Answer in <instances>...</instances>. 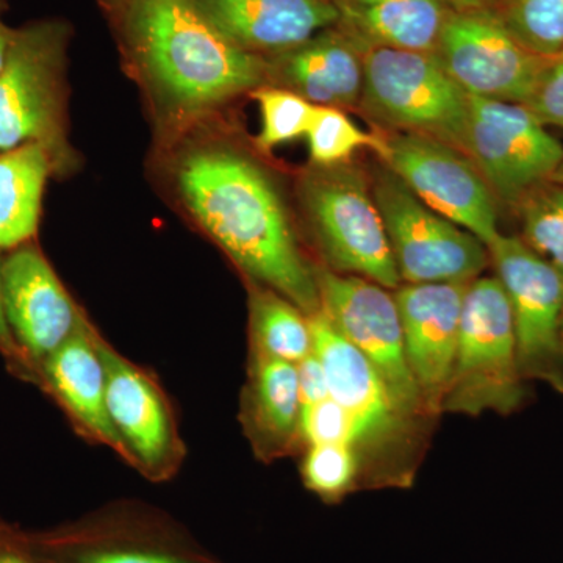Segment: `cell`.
Listing matches in <instances>:
<instances>
[{"instance_id": "1", "label": "cell", "mask_w": 563, "mask_h": 563, "mask_svg": "<svg viewBox=\"0 0 563 563\" xmlns=\"http://www.w3.org/2000/svg\"><path fill=\"white\" fill-rule=\"evenodd\" d=\"M176 174L187 209L247 276L309 317L320 312L317 273L279 192L254 162L225 147H202L185 155Z\"/></svg>"}, {"instance_id": "2", "label": "cell", "mask_w": 563, "mask_h": 563, "mask_svg": "<svg viewBox=\"0 0 563 563\" xmlns=\"http://www.w3.org/2000/svg\"><path fill=\"white\" fill-rule=\"evenodd\" d=\"M125 32L169 109L201 113L266 84V60L232 43L195 0H131Z\"/></svg>"}, {"instance_id": "3", "label": "cell", "mask_w": 563, "mask_h": 563, "mask_svg": "<svg viewBox=\"0 0 563 563\" xmlns=\"http://www.w3.org/2000/svg\"><path fill=\"white\" fill-rule=\"evenodd\" d=\"M361 109L388 132L413 133L465 152L470 96L435 54L363 47Z\"/></svg>"}, {"instance_id": "4", "label": "cell", "mask_w": 563, "mask_h": 563, "mask_svg": "<svg viewBox=\"0 0 563 563\" xmlns=\"http://www.w3.org/2000/svg\"><path fill=\"white\" fill-rule=\"evenodd\" d=\"M63 22H35L13 32L0 69V152L27 144L44 147L55 169L68 163L65 136Z\"/></svg>"}, {"instance_id": "5", "label": "cell", "mask_w": 563, "mask_h": 563, "mask_svg": "<svg viewBox=\"0 0 563 563\" xmlns=\"http://www.w3.org/2000/svg\"><path fill=\"white\" fill-rule=\"evenodd\" d=\"M514 314L495 277L470 282L463 298L461 336L442 412L510 413L523 399Z\"/></svg>"}, {"instance_id": "6", "label": "cell", "mask_w": 563, "mask_h": 563, "mask_svg": "<svg viewBox=\"0 0 563 563\" xmlns=\"http://www.w3.org/2000/svg\"><path fill=\"white\" fill-rule=\"evenodd\" d=\"M303 210L333 272L396 290L402 284L383 214L361 169L314 166L301 184Z\"/></svg>"}, {"instance_id": "7", "label": "cell", "mask_w": 563, "mask_h": 563, "mask_svg": "<svg viewBox=\"0 0 563 563\" xmlns=\"http://www.w3.org/2000/svg\"><path fill=\"white\" fill-rule=\"evenodd\" d=\"M372 190L401 282L470 284L487 268L488 247L429 209L391 169L379 173Z\"/></svg>"}, {"instance_id": "8", "label": "cell", "mask_w": 563, "mask_h": 563, "mask_svg": "<svg viewBox=\"0 0 563 563\" xmlns=\"http://www.w3.org/2000/svg\"><path fill=\"white\" fill-rule=\"evenodd\" d=\"M321 312L372 363L407 421L426 412L415 383L395 295L365 277L317 268Z\"/></svg>"}, {"instance_id": "9", "label": "cell", "mask_w": 563, "mask_h": 563, "mask_svg": "<svg viewBox=\"0 0 563 563\" xmlns=\"http://www.w3.org/2000/svg\"><path fill=\"white\" fill-rule=\"evenodd\" d=\"M465 154L495 198L517 206L551 180L563 161V144L523 103L470 96Z\"/></svg>"}, {"instance_id": "10", "label": "cell", "mask_w": 563, "mask_h": 563, "mask_svg": "<svg viewBox=\"0 0 563 563\" xmlns=\"http://www.w3.org/2000/svg\"><path fill=\"white\" fill-rule=\"evenodd\" d=\"M488 252L512 309L521 377L563 391L562 274L518 236L501 233Z\"/></svg>"}, {"instance_id": "11", "label": "cell", "mask_w": 563, "mask_h": 563, "mask_svg": "<svg viewBox=\"0 0 563 563\" xmlns=\"http://www.w3.org/2000/svg\"><path fill=\"white\" fill-rule=\"evenodd\" d=\"M384 136L387 152L383 161L429 209L473 233L487 247L501 236L498 199L465 152L413 133Z\"/></svg>"}, {"instance_id": "12", "label": "cell", "mask_w": 563, "mask_h": 563, "mask_svg": "<svg viewBox=\"0 0 563 563\" xmlns=\"http://www.w3.org/2000/svg\"><path fill=\"white\" fill-rule=\"evenodd\" d=\"M435 55L466 95L515 103L528 101L548 62L515 38L495 7L451 11Z\"/></svg>"}, {"instance_id": "13", "label": "cell", "mask_w": 563, "mask_h": 563, "mask_svg": "<svg viewBox=\"0 0 563 563\" xmlns=\"http://www.w3.org/2000/svg\"><path fill=\"white\" fill-rule=\"evenodd\" d=\"M2 296L7 321L36 384L40 366L79 331L84 314L31 242L2 258Z\"/></svg>"}, {"instance_id": "14", "label": "cell", "mask_w": 563, "mask_h": 563, "mask_svg": "<svg viewBox=\"0 0 563 563\" xmlns=\"http://www.w3.org/2000/svg\"><path fill=\"white\" fill-rule=\"evenodd\" d=\"M107 373V407L124 457L147 476H168L181 455L172 407L150 374L98 340Z\"/></svg>"}, {"instance_id": "15", "label": "cell", "mask_w": 563, "mask_h": 563, "mask_svg": "<svg viewBox=\"0 0 563 563\" xmlns=\"http://www.w3.org/2000/svg\"><path fill=\"white\" fill-rule=\"evenodd\" d=\"M468 284H406L396 288L404 346L426 412H442L457 354Z\"/></svg>"}, {"instance_id": "16", "label": "cell", "mask_w": 563, "mask_h": 563, "mask_svg": "<svg viewBox=\"0 0 563 563\" xmlns=\"http://www.w3.org/2000/svg\"><path fill=\"white\" fill-rule=\"evenodd\" d=\"M363 52L357 40L333 25L295 49L265 58L266 81L313 106L355 109L365 80Z\"/></svg>"}, {"instance_id": "17", "label": "cell", "mask_w": 563, "mask_h": 563, "mask_svg": "<svg viewBox=\"0 0 563 563\" xmlns=\"http://www.w3.org/2000/svg\"><path fill=\"white\" fill-rule=\"evenodd\" d=\"M232 43L268 58L339 24L332 0H195Z\"/></svg>"}, {"instance_id": "18", "label": "cell", "mask_w": 563, "mask_h": 563, "mask_svg": "<svg viewBox=\"0 0 563 563\" xmlns=\"http://www.w3.org/2000/svg\"><path fill=\"white\" fill-rule=\"evenodd\" d=\"M313 352L320 358L329 395L357 422L363 444L390 439L407 422L368 358L336 331L324 313L310 317Z\"/></svg>"}, {"instance_id": "19", "label": "cell", "mask_w": 563, "mask_h": 563, "mask_svg": "<svg viewBox=\"0 0 563 563\" xmlns=\"http://www.w3.org/2000/svg\"><path fill=\"white\" fill-rule=\"evenodd\" d=\"M98 340L85 322L40 366L36 384L90 439L124 455L107 407V373Z\"/></svg>"}, {"instance_id": "20", "label": "cell", "mask_w": 563, "mask_h": 563, "mask_svg": "<svg viewBox=\"0 0 563 563\" xmlns=\"http://www.w3.org/2000/svg\"><path fill=\"white\" fill-rule=\"evenodd\" d=\"M339 24L363 47L435 54L454 7L446 0H332Z\"/></svg>"}, {"instance_id": "21", "label": "cell", "mask_w": 563, "mask_h": 563, "mask_svg": "<svg viewBox=\"0 0 563 563\" xmlns=\"http://www.w3.org/2000/svg\"><path fill=\"white\" fill-rule=\"evenodd\" d=\"M302 402L295 363L252 354L243 424L255 451L274 457L301 439Z\"/></svg>"}, {"instance_id": "22", "label": "cell", "mask_w": 563, "mask_h": 563, "mask_svg": "<svg viewBox=\"0 0 563 563\" xmlns=\"http://www.w3.org/2000/svg\"><path fill=\"white\" fill-rule=\"evenodd\" d=\"M54 172L49 152L38 144L0 152V251L16 250L38 231L44 187Z\"/></svg>"}, {"instance_id": "23", "label": "cell", "mask_w": 563, "mask_h": 563, "mask_svg": "<svg viewBox=\"0 0 563 563\" xmlns=\"http://www.w3.org/2000/svg\"><path fill=\"white\" fill-rule=\"evenodd\" d=\"M250 329L252 354L296 365L313 352L309 314L272 288L252 291Z\"/></svg>"}, {"instance_id": "24", "label": "cell", "mask_w": 563, "mask_h": 563, "mask_svg": "<svg viewBox=\"0 0 563 563\" xmlns=\"http://www.w3.org/2000/svg\"><path fill=\"white\" fill-rule=\"evenodd\" d=\"M306 139L314 166L342 165L363 147L377 152L380 158L387 152L384 135L363 131L346 111L335 107L317 106Z\"/></svg>"}, {"instance_id": "25", "label": "cell", "mask_w": 563, "mask_h": 563, "mask_svg": "<svg viewBox=\"0 0 563 563\" xmlns=\"http://www.w3.org/2000/svg\"><path fill=\"white\" fill-rule=\"evenodd\" d=\"M495 10L532 54L544 60L563 54V0H498Z\"/></svg>"}, {"instance_id": "26", "label": "cell", "mask_w": 563, "mask_h": 563, "mask_svg": "<svg viewBox=\"0 0 563 563\" xmlns=\"http://www.w3.org/2000/svg\"><path fill=\"white\" fill-rule=\"evenodd\" d=\"M523 242L563 277V185L543 181L517 203Z\"/></svg>"}, {"instance_id": "27", "label": "cell", "mask_w": 563, "mask_h": 563, "mask_svg": "<svg viewBox=\"0 0 563 563\" xmlns=\"http://www.w3.org/2000/svg\"><path fill=\"white\" fill-rule=\"evenodd\" d=\"M262 113V131L257 146L268 152L280 144L307 135L317 106L301 96L274 85H262L252 91Z\"/></svg>"}, {"instance_id": "28", "label": "cell", "mask_w": 563, "mask_h": 563, "mask_svg": "<svg viewBox=\"0 0 563 563\" xmlns=\"http://www.w3.org/2000/svg\"><path fill=\"white\" fill-rule=\"evenodd\" d=\"M357 472V453L350 444H309L302 462L303 483L324 499L350 490Z\"/></svg>"}, {"instance_id": "29", "label": "cell", "mask_w": 563, "mask_h": 563, "mask_svg": "<svg viewBox=\"0 0 563 563\" xmlns=\"http://www.w3.org/2000/svg\"><path fill=\"white\" fill-rule=\"evenodd\" d=\"M301 439L309 444H363L357 422L332 398L302 407Z\"/></svg>"}, {"instance_id": "30", "label": "cell", "mask_w": 563, "mask_h": 563, "mask_svg": "<svg viewBox=\"0 0 563 563\" xmlns=\"http://www.w3.org/2000/svg\"><path fill=\"white\" fill-rule=\"evenodd\" d=\"M523 106L543 125L563 129V58L544 63L536 87Z\"/></svg>"}, {"instance_id": "31", "label": "cell", "mask_w": 563, "mask_h": 563, "mask_svg": "<svg viewBox=\"0 0 563 563\" xmlns=\"http://www.w3.org/2000/svg\"><path fill=\"white\" fill-rule=\"evenodd\" d=\"M69 563H202L163 551L139 550V548H101L80 551L70 555Z\"/></svg>"}, {"instance_id": "32", "label": "cell", "mask_w": 563, "mask_h": 563, "mask_svg": "<svg viewBox=\"0 0 563 563\" xmlns=\"http://www.w3.org/2000/svg\"><path fill=\"white\" fill-rule=\"evenodd\" d=\"M298 372L299 395H301L302 407L324 401L331 398L329 395L328 377L322 368L320 358L312 352L302 362L296 363Z\"/></svg>"}, {"instance_id": "33", "label": "cell", "mask_w": 563, "mask_h": 563, "mask_svg": "<svg viewBox=\"0 0 563 563\" xmlns=\"http://www.w3.org/2000/svg\"><path fill=\"white\" fill-rule=\"evenodd\" d=\"M0 354L9 362L10 369L22 379L32 380L33 372L29 365L27 358L22 354L21 347L18 346L11 332L9 321H7L5 307H3L2 296V258H0Z\"/></svg>"}, {"instance_id": "34", "label": "cell", "mask_w": 563, "mask_h": 563, "mask_svg": "<svg viewBox=\"0 0 563 563\" xmlns=\"http://www.w3.org/2000/svg\"><path fill=\"white\" fill-rule=\"evenodd\" d=\"M0 563H40L32 548L0 523Z\"/></svg>"}, {"instance_id": "35", "label": "cell", "mask_w": 563, "mask_h": 563, "mask_svg": "<svg viewBox=\"0 0 563 563\" xmlns=\"http://www.w3.org/2000/svg\"><path fill=\"white\" fill-rule=\"evenodd\" d=\"M3 0H0V69H2L3 62H5L7 52H9L13 32L7 27L5 22L2 20Z\"/></svg>"}, {"instance_id": "36", "label": "cell", "mask_w": 563, "mask_h": 563, "mask_svg": "<svg viewBox=\"0 0 563 563\" xmlns=\"http://www.w3.org/2000/svg\"><path fill=\"white\" fill-rule=\"evenodd\" d=\"M454 9H487V7H495L498 0H446Z\"/></svg>"}, {"instance_id": "37", "label": "cell", "mask_w": 563, "mask_h": 563, "mask_svg": "<svg viewBox=\"0 0 563 563\" xmlns=\"http://www.w3.org/2000/svg\"><path fill=\"white\" fill-rule=\"evenodd\" d=\"M551 181H555V184L563 185V161L561 166H559L558 172L554 173V176L551 177Z\"/></svg>"}, {"instance_id": "38", "label": "cell", "mask_w": 563, "mask_h": 563, "mask_svg": "<svg viewBox=\"0 0 563 563\" xmlns=\"http://www.w3.org/2000/svg\"><path fill=\"white\" fill-rule=\"evenodd\" d=\"M561 347H562V358H563V310H562V322H561Z\"/></svg>"}, {"instance_id": "39", "label": "cell", "mask_w": 563, "mask_h": 563, "mask_svg": "<svg viewBox=\"0 0 563 563\" xmlns=\"http://www.w3.org/2000/svg\"><path fill=\"white\" fill-rule=\"evenodd\" d=\"M558 58H563V54H562V55H559V57H558ZM553 60H554V58H553Z\"/></svg>"}, {"instance_id": "40", "label": "cell", "mask_w": 563, "mask_h": 563, "mask_svg": "<svg viewBox=\"0 0 563 563\" xmlns=\"http://www.w3.org/2000/svg\"><path fill=\"white\" fill-rule=\"evenodd\" d=\"M113 2H117V0H113Z\"/></svg>"}]
</instances>
